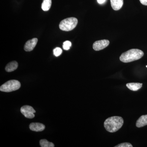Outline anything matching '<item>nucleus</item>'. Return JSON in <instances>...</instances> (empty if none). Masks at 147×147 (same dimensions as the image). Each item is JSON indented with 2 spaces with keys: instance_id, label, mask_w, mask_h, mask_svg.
<instances>
[{
  "instance_id": "ddd939ff",
  "label": "nucleus",
  "mask_w": 147,
  "mask_h": 147,
  "mask_svg": "<svg viewBox=\"0 0 147 147\" xmlns=\"http://www.w3.org/2000/svg\"><path fill=\"white\" fill-rule=\"evenodd\" d=\"M52 5V0H43L41 5V8L43 11L49 10Z\"/></svg>"
},
{
  "instance_id": "423d86ee",
  "label": "nucleus",
  "mask_w": 147,
  "mask_h": 147,
  "mask_svg": "<svg viewBox=\"0 0 147 147\" xmlns=\"http://www.w3.org/2000/svg\"><path fill=\"white\" fill-rule=\"evenodd\" d=\"M110 44L108 40H101L95 41L93 44V48L95 51H100L108 47Z\"/></svg>"
},
{
  "instance_id": "6ab92c4d",
  "label": "nucleus",
  "mask_w": 147,
  "mask_h": 147,
  "mask_svg": "<svg viewBox=\"0 0 147 147\" xmlns=\"http://www.w3.org/2000/svg\"><path fill=\"white\" fill-rule=\"evenodd\" d=\"M105 0H97L98 3L99 4L103 3L105 2Z\"/></svg>"
},
{
  "instance_id": "7ed1b4c3",
  "label": "nucleus",
  "mask_w": 147,
  "mask_h": 147,
  "mask_svg": "<svg viewBox=\"0 0 147 147\" xmlns=\"http://www.w3.org/2000/svg\"><path fill=\"white\" fill-rule=\"evenodd\" d=\"M78 20L74 17H70L62 20L60 23L59 26L60 29L64 31L72 30L77 26Z\"/></svg>"
},
{
  "instance_id": "f8f14e48",
  "label": "nucleus",
  "mask_w": 147,
  "mask_h": 147,
  "mask_svg": "<svg viewBox=\"0 0 147 147\" xmlns=\"http://www.w3.org/2000/svg\"><path fill=\"white\" fill-rule=\"evenodd\" d=\"M18 67V63L16 61H13L7 64L5 67V70L7 72H11L16 70Z\"/></svg>"
},
{
  "instance_id": "2eb2a0df",
  "label": "nucleus",
  "mask_w": 147,
  "mask_h": 147,
  "mask_svg": "<svg viewBox=\"0 0 147 147\" xmlns=\"http://www.w3.org/2000/svg\"><path fill=\"white\" fill-rule=\"evenodd\" d=\"M71 42L68 40L65 41L63 42V47L64 50H68L70 49V47H71Z\"/></svg>"
},
{
  "instance_id": "1a4fd4ad",
  "label": "nucleus",
  "mask_w": 147,
  "mask_h": 147,
  "mask_svg": "<svg viewBox=\"0 0 147 147\" xmlns=\"http://www.w3.org/2000/svg\"><path fill=\"white\" fill-rule=\"evenodd\" d=\"M111 5L114 10H119L123 4V0H110Z\"/></svg>"
},
{
  "instance_id": "0eeeda50",
  "label": "nucleus",
  "mask_w": 147,
  "mask_h": 147,
  "mask_svg": "<svg viewBox=\"0 0 147 147\" xmlns=\"http://www.w3.org/2000/svg\"><path fill=\"white\" fill-rule=\"evenodd\" d=\"M38 42L37 38H34L28 40L24 46V50L26 52H30L33 50Z\"/></svg>"
},
{
  "instance_id": "a211bd4d",
  "label": "nucleus",
  "mask_w": 147,
  "mask_h": 147,
  "mask_svg": "<svg viewBox=\"0 0 147 147\" xmlns=\"http://www.w3.org/2000/svg\"><path fill=\"white\" fill-rule=\"evenodd\" d=\"M139 1L143 5H147V0H139Z\"/></svg>"
},
{
  "instance_id": "39448f33",
  "label": "nucleus",
  "mask_w": 147,
  "mask_h": 147,
  "mask_svg": "<svg viewBox=\"0 0 147 147\" xmlns=\"http://www.w3.org/2000/svg\"><path fill=\"white\" fill-rule=\"evenodd\" d=\"M21 112L28 119H32L34 117L35 110L32 106L24 105L21 108Z\"/></svg>"
},
{
  "instance_id": "20e7f679",
  "label": "nucleus",
  "mask_w": 147,
  "mask_h": 147,
  "mask_svg": "<svg viewBox=\"0 0 147 147\" xmlns=\"http://www.w3.org/2000/svg\"><path fill=\"white\" fill-rule=\"evenodd\" d=\"M21 86L20 82L17 80H9L1 86L0 90L6 92L14 91L19 89Z\"/></svg>"
},
{
  "instance_id": "aec40b11",
  "label": "nucleus",
  "mask_w": 147,
  "mask_h": 147,
  "mask_svg": "<svg viewBox=\"0 0 147 147\" xmlns=\"http://www.w3.org/2000/svg\"><path fill=\"white\" fill-rule=\"evenodd\" d=\"M146 67H147V65L146 66Z\"/></svg>"
},
{
  "instance_id": "f03ea898",
  "label": "nucleus",
  "mask_w": 147,
  "mask_h": 147,
  "mask_svg": "<svg viewBox=\"0 0 147 147\" xmlns=\"http://www.w3.org/2000/svg\"><path fill=\"white\" fill-rule=\"evenodd\" d=\"M144 53L142 50L137 49H132L121 54L120 60L122 62L127 63L138 60L144 56Z\"/></svg>"
},
{
  "instance_id": "f257e3e1",
  "label": "nucleus",
  "mask_w": 147,
  "mask_h": 147,
  "mask_svg": "<svg viewBox=\"0 0 147 147\" xmlns=\"http://www.w3.org/2000/svg\"><path fill=\"white\" fill-rule=\"evenodd\" d=\"M123 119L121 117L114 116L106 119L104 123V127L109 132H115L117 131L123 125Z\"/></svg>"
},
{
  "instance_id": "dca6fc26",
  "label": "nucleus",
  "mask_w": 147,
  "mask_h": 147,
  "mask_svg": "<svg viewBox=\"0 0 147 147\" xmlns=\"http://www.w3.org/2000/svg\"><path fill=\"white\" fill-rule=\"evenodd\" d=\"M53 53L56 57H59L62 54V50L60 47H56L53 50Z\"/></svg>"
},
{
  "instance_id": "f3484780",
  "label": "nucleus",
  "mask_w": 147,
  "mask_h": 147,
  "mask_svg": "<svg viewBox=\"0 0 147 147\" xmlns=\"http://www.w3.org/2000/svg\"><path fill=\"white\" fill-rule=\"evenodd\" d=\"M115 147H132L133 146L131 144L129 143H123L117 146H115Z\"/></svg>"
},
{
  "instance_id": "6e6552de",
  "label": "nucleus",
  "mask_w": 147,
  "mask_h": 147,
  "mask_svg": "<svg viewBox=\"0 0 147 147\" xmlns=\"http://www.w3.org/2000/svg\"><path fill=\"white\" fill-rule=\"evenodd\" d=\"M30 129L34 131H43L45 128V126L42 123H32L30 125Z\"/></svg>"
},
{
  "instance_id": "9b49d317",
  "label": "nucleus",
  "mask_w": 147,
  "mask_h": 147,
  "mask_svg": "<svg viewBox=\"0 0 147 147\" xmlns=\"http://www.w3.org/2000/svg\"><path fill=\"white\" fill-rule=\"evenodd\" d=\"M142 85V84L139 83H130L126 84V86L129 89L134 91H136L141 88Z\"/></svg>"
},
{
  "instance_id": "9d476101",
  "label": "nucleus",
  "mask_w": 147,
  "mask_h": 147,
  "mask_svg": "<svg viewBox=\"0 0 147 147\" xmlns=\"http://www.w3.org/2000/svg\"><path fill=\"white\" fill-rule=\"evenodd\" d=\"M147 125V115H142L137 121L136 126L142 127Z\"/></svg>"
},
{
  "instance_id": "4468645a",
  "label": "nucleus",
  "mask_w": 147,
  "mask_h": 147,
  "mask_svg": "<svg viewBox=\"0 0 147 147\" xmlns=\"http://www.w3.org/2000/svg\"><path fill=\"white\" fill-rule=\"evenodd\" d=\"M40 144L41 147H54L55 145L52 142L47 141L46 139H42L40 141Z\"/></svg>"
}]
</instances>
